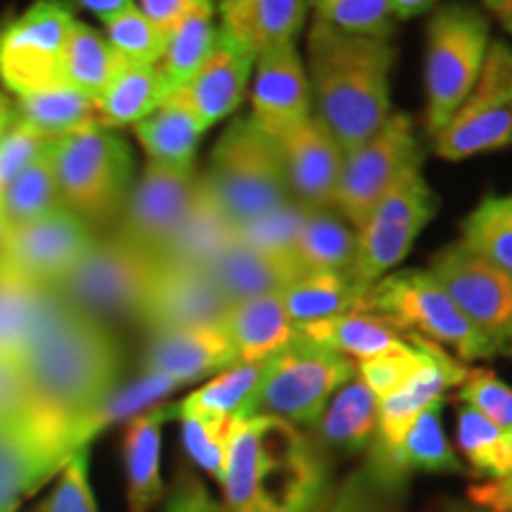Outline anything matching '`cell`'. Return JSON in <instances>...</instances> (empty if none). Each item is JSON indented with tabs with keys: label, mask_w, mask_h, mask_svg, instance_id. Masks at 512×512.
Wrapping results in <instances>:
<instances>
[{
	"label": "cell",
	"mask_w": 512,
	"mask_h": 512,
	"mask_svg": "<svg viewBox=\"0 0 512 512\" xmlns=\"http://www.w3.org/2000/svg\"><path fill=\"white\" fill-rule=\"evenodd\" d=\"M458 396L463 406L472 408L496 427L512 434V387L496 377L494 370L470 368L460 382Z\"/></svg>",
	"instance_id": "obj_47"
},
{
	"label": "cell",
	"mask_w": 512,
	"mask_h": 512,
	"mask_svg": "<svg viewBox=\"0 0 512 512\" xmlns=\"http://www.w3.org/2000/svg\"><path fill=\"white\" fill-rule=\"evenodd\" d=\"M434 280L496 354H512V275L463 240L441 249L430 264Z\"/></svg>",
	"instance_id": "obj_14"
},
{
	"label": "cell",
	"mask_w": 512,
	"mask_h": 512,
	"mask_svg": "<svg viewBox=\"0 0 512 512\" xmlns=\"http://www.w3.org/2000/svg\"><path fill=\"white\" fill-rule=\"evenodd\" d=\"M437 0H389L394 19H413L432 8Z\"/></svg>",
	"instance_id": "obj_57"
},
{
	"label": "cell",
	"mask_w": 512,
	"mask_h": 512,
	"mask_svg": "<svg viewBox=\"0 0 512 512\" xmlns=\"http://www.w3.org/2000/svg\"><path fill=\"white\" fill-rule=\"evenodd\" d=\"M219 15V29L259 57L294 43L309 15V0H219Z\"/></svg>",
	"instance_id": "obj_27"
},
{
	"label": "cell",
	"mask_w": 512,
	"mask_h": 512,
	"mask_svg": "<svg viewBox=\"0 0 512 512\" xmlns=\"http://www.w3.org/2000/svg\"><path fill=\"white\" fill-rule=\"evenodd\" d=\"M93 242L86 219L62 204L43 219L10 228L0 249V271L17 283L55 287Z\"/></svg>",
	"instance_id": "obj_15"
},
{
	"label": "cell",
	"mask_w": 512,
	"mask_h": 512,
	"mask_svg": "<svg viewBox=\"0 0 512 512\" xmlns=\"http://www.w3.org/2000/svg\"><path fill=\"white\" fill-rule=\"evenodd\" d=\"M29 389L27 418L62 456L72 458L76 425L110 396L121 377V349L107 325L57 294L19 356Z\"/></svg>",
	"instance_id": "obj_1"
},
{
	"label": "cell",
	"mask_w": 512,
	"mask_h": 512,
	"mask_svg": "<svg viewBox=\"0 0 512 512\" xmlns=\"http://www.w3.org/2000/svg\"><path fill=\"white\" fill-rule=\"evenodd\" d=\"M50 143L53 140L38 136L34 128L12 117L8 131L0 138V192L8 188L24 169H29Z\"/></svg>",
	"instance_id": "obj_51"
},
{
	"label": "cell",
	"mask_w": 512,
	"mask_h": 512,
	"mask_svg": "<svg viewBox=\"0 0 512 512\" xmlns=\"http://www.w3.org/2000/svg\"><path fill=\"white\" fill-rule=\"evenodd\" d=\"M121 62L124 60L110 46L105 34L76 19L67 46H64L62 81H67L69 86H74L88 98L98 100L112 76L117 74Z\"/></svg>",
	"instance_id": "obj_38"
},
{
	"label": "cell",
	"mask_w": 512,
	"mask_h": 512,
	"mask_svg": "<svg viewBox=\"0 0 512 512\" xmlns=\"http://www.w3.org/2000/svg\"><path fill=\"white\" fill-rule=\"evenodd\" d=\"M159 259L128 242L124 235L95 240L55 290L76 311L110 328L136 320L155 280Z\"/></svg>",
	"instance_id": "obj_6"
},
{
	"label": "cell",
	"mask_w": 512,
	"mask_h": 512,
	"mask_svg": "<svg viewBox=\"0 0 512 512\" xmlns=\"http://www.w3.org/2000/svg\"><path fill=\"white\" fill-rule=\"evenodd\" d=\"M356 311L382 318L403 337H420L451 349L460 361L496 356V349L463 316L430 271H399L382 275L368 287Z\"/></svg>",
	"instance_id": "obj_5"
},
{
	"label": "cell",
	"mask_w": 512,
	"mask_h": 512,
	"mask_svg": "<svg viewBox=\"0 0 512 512\" xmlns=\"http://www.w3.org/2000/svg\"><path fill=\"white\" fill-rule=\"evenodd\" d=\"M420 339V337H418ZM425 347V363L415 370V375L394 394L377 401V430L373 437L370 458H384L401 444L406 432L418 420L422 411L444 399L448 389L460 387L467 370L463 361L448 354L439 344L420 339Z\"/></svg>",
	"instance_id": "obj_18"
},
{
	"label": "cell",
	"mask_w": 512,
	"mask_h": 512,
	"mask_svg": "<svg viewBox=\"0 0 512 512\" xmlns=\"http://www.w3.org/2000/svg\"><path fill=\"white\" fill-rule=\"evenodd\" d=\"M252 117L273 140L311 117V86L302 55L294 43L256 57Z\"/></svg>",
	"instance_id": "obj_20"
},
{
	"label": "cell",
	"mask_w": 512,
	"mask_h": 512,
	"mask_svg": "<svg viewBox=\"0 0 512 512\" xmlns=\"http://www.w3.org/2000/svg\"><path fill=\"white\" fill-rule=\"evenodd\" d=\"M164 512H226L209 496L207 486L192 470H183L176 475L169 498L164 503Z\"/></svg>",
	"instance_id": "obj_52"
},
{
	"label": "cell",
	"mask_w": 512,
	"mask_h": 512,
	"mask_svg": "<svg viewBox=\"0 0 512 512\" xmlns=\"http://www.w3.org/2000/svg\"><path fill=\"white\" fill-rule=\"evenodd\" d=\"M309 86L318 117L344 152L361 145L392 114L389 74L394 48L384 38L356 36L313 19L309 38Z\"/></svg>",
	"instance_id": "obj_3"
},
{
	"label": "cell",
	"mask_w": 512,
	"mask_h": 512,
	"mask_svg": "<svg viewBox=\"0 0 512 512\" xmlns=\"http://www.w3.org/2000/svg\"><path fill=\"white\" fill-rule=\"evenodd\" d=\"M377 396L354 375L330 399L318 420V446L325 453H358L375 437Z\"/></svg>",
	"instance_id": "obj_31"
},
{
	"label": "cell",
	"mask_w": 512,
	"mask_h": 512,
	"mask_svg": "<svg viewBox=\"0 0 512 512\" xmlns=\"http://www.w3.org/2000/svg\"><path fill=\"white\" fill-rule=\"evenodd\" d=\"M204 131L207 126L178 91L171 93L150 117L136 124V138L147 159L171 169H190Z\"/></svg>",
	"instance_id": "obj_30"
},
{
	"label": "cell",
	"mask_w": 512,
	"mask_h": 512,
	"mask_svg": "<svg viewBox=\"0 0 512 512\" xmlns=\"http://www.w3.org/2000/svg\"><path fill=\"white\" fill-rule=\"evenodd\" d=\"M285 164L287 185L299 207L335 209L344 147L318 114L275 140Z\"/></svg>",
	"instance_id": "obj_19"
},
{
	"label": "cell",
	"mask_w": 512,
	"mask_h": 512,
	"mask_svg": "<svg viewBox=\"0 0 512 512\" xmlns=\"http://www.w3.org/2000/svg\"><path fill=\"white\" fill-rule=\"evenodd\" d=\"M458 446L472 475L503 479L512 472V434L467 406L458 411Z\"/></svg>",
	"instance_id": "obj_42"
},
{
	"label": "cell",
	"mask_w": 512,
	"mask_h": 512,
	"mask_svg": "<svg viewBox=\"0 0 512 512\" xmlns=\"http://www.w3.org/2000/svg\"><path fill=\"white\" fill-rule=\"evenodd\" d=\"M12 114H15V107H12L10 102H8V98H5V95L0 93V121L10 119Z\"/></svg>",
	"instance_id": "obj_60"
},
{
	"label": "cell",
	"mask_w": 512,
	"mask_h": 512,
	"mask_svg": "<svg viewBox=\"0 0 512 512\" xmlns=\"http://www.w3.org/2000/svg\"><path fill=\"white\" fill-rule=\"evenodd\" d=\"M181 418L183 446L192 463L219 482L226 465V448L233 420L202 418V415H178Z\"/></svg>",
	"instance_id": "obj_46"
},
{
	"label": "cell",
	"mask_w": 512,
	"mask_h": 512,
	"mask_svg": "<svg viewBox=\"0 0 512 512\" xmlns=\"http://www.w3.org/2000/svg\"><path fill=\"white\" fill-rule=\"evenodd\" d=\"M67 463L69 460L31 425L27 413L0 422V512H15L24 498Z\"/></svg>",
	"instance_id": "obj_23"
},
{
	"label": "cell",
	"mask_w": 512,
	"mask_h": 512,
	"mask_svg": "<svg viewBox=\"0 0 512 512\" xmlns=\"http://www.w3.org/2000/svg\"><path fill=\"white\" fill-rule=\"evenodd\" d=\"M254 64L256 55L219 29L207 60L176 91L209 128L242 105Z\"/></svg>",
	"instance_id": "obj_22"
},
{
	"label": "cell",
	"mask_w": 512,
	"mask_h": 512,
	"mask_svg": "<svg viewBox=\"0 0 512 512\" xmlns=\"http://www.w3.org/2000/svg\"><path fill=\"white\" fill-rule=\"evenodd\" d=\"M408 347L394 354H384L370 361L356 363V375L368 384V389L377 396V401L384 396L394 394L415 375L422 363H425V347L418 337H406Z\"/></svg>",
	"instance_id": "obj_48"
},
{
	"label": "cell",
	"mask_w": 512,
	"mask_h": 512,
	"mask_svg": "<svg viewBox=\"0 0 512 512\" xmlns=\"http://www.w3.org/2000/svg\"><path fill=\"white\" fill-rule=\"evenodd\" d=\"M174 93L157 64L121 62L117 74L95 100V121L102 128L136 126L150 117L162 102Z\"/></svg>",
	"instance_id": "obj_29"
},
{
	"label": "cell",
	"mask_w": 512,
	"mask_h": 512,
	"mask_svg": "<svg viewBox=\"0 0 512 512\" xmlns=\"http://www.w3.org/2000/svg\"><path fill=\"white\" fill-rule=\"evenodd\" d=\"M176 406L150 408L128 422L121 441L128 512H152L164 498L162 430Z\"/></svg>",
	"instance_id": "obj_25"
},
{
	"label": "cell",
	"mask_w": 512,
	"mask_h": 512,
	"mask_svg": "<svg viewBox=\"0 0 512 512\" xmlns=\"http://www.w3.org/2000/svg\"><path fill=\"white\" fill-rule=\"evenodd\" d=\"M430 512H512V510H496V508H484V505H475L470 501H453V498H446V501H439Z\"/></svg>",
	"instance_id": "obj_59"
},
{
	"label": "cell",
	"mask_w": 512,
	"mask_h": 512,
	"mask_svg": "<svg viewBox=\"0 0 512 512\" xmlns=\"http://www.w3.org/2000/svg\"><path fill=\"white\" fill-rule=\"evenodd\" d=\"M354 375L356 363L351 358L297 335L290 347L264 361L254 415L264 413L297 427H313L337 389Z\"/></svg>",
	"instance_id": "obj_8"
},
{
	"label": "cell",
	"mask_w": 512,
	"mask_h": 512,
	"mask_svg": "<svg viewBox=\"0 0 512 512\" xmlns=\"http://www.w3.org/2000/svg\"><path fill=\"white\" fill-rule=\"evenodd\" d=\"M216 34H219V27L214 24V3L211 0L192 10L178 27L171 29L166 53L157 67L162 69L174 91L185 81H190V76L202 67V62L214 48Z\"/></svg>",
	"instance_id": "obj_40"
},
{
	"label": "cell",
	"mask_w": 512,
	"mask_h": 512,
	"mask_svg": "<svg viewBox=\"0 0 512 512\" xmlns=\"http://www.w3.org/2000/svg\"><path fill=\"white\" fill-rule=\"evenodd\" d=\"M290 256L299 271H351L356 230L335 209L304 207Z\"/></svg>",
	"instance_id": "obj_32"
},
{
	"label": "cell",
	"mask_w": 512,
	"mask_h": 512,
	"mask_svg": "<svg viewBox=\"0 0 512 512\" xmlns=\"http://www.w3.org/2000/svg\"><path fill=\"white\" fill-rule=\"evenodd\" d=\"M207 271L230 304L261 294H280L302 273L290 254L266 252L240 238L223 249Z\"/></svg>",
	"instance_id": "obj_26"
},
{
	"label": "cell",
	"mask_w": 512,
	"mask_h": 512,
	"mask_svg": "<svg viewBox=\"0 0 512 512\" xmlns=\"http://www.w3.org/2000/svg\"><path fill=\"white\" fill-rule=\"evenodd\" d=\"M204 3H209V0H138L136 5L159 29L171 34V29L178 27L192 10L200 8Z\"/></svg>",
	"instance_id": "obj_54"
},
{
	"label": "cell",
	"mask_w": 512,
	"mask_h": 512,
	"mask_svg": "<svg viewBox=\"0 0 512 512\" xmlns=\"http://www.w3.org/2000/svg\"><path fill=\"white\" fill-rule=\"evenodd\" d=\"M76 17L64 0H34L0 27V81L22 98L62 81V55Z\"/></svg>",
	"instance_id": "obj_13"
},
{
	"label": "cell",
	"mask_w": 512,
	"mask_h": 512,
	"mask_svg": "<svg viewBox=\"0 0 512 512\" xmlns=\"http://www.w3.org/2000/svg\"><path fill=\"white\" fill-rule=\"evenodd\" d=\"M363 290L349 271H302L280 292L287 316L297 328L351 313L361 304Z\"/></svg>",
	"instance_id": "obj_33"
},
{
	"label": "cell",
	"mask_w": 512,
	"mask_h": 512,
	"mask_svg": "<svg viewBox=\"0 0 512 512\" xmlns=\"http://www.w3.org/2000/svg\"><path fill=\"white\" fill-rule=\"evenodd\" d=\"M57 302L55 287H31L17 283L0 271V354L22 356L41 320Z\"/></svg>",
	"instance_id": "obj_39"
},
{
	"label": "cell",
	"mask_w": 512,
	"mask_h": 512,
	"mask_svg": "<svg viewBox=\"0 0 512 512\" xmlns=\"http://www.w3.org/2000/svg\"><path fill=\"white\" fill-rule=\"evenodd\" d=\"M226 332L238 363H264L297 339V325L287 316L280 294H261L230 304Z\"/></svg>",
	"instance_id": "obj_28"
},
{
	"label": "cell",
	"mask_w": 512,
	"mask_h": 512,
	"mask_svg": "<svg viewBox=\"0 0 512 512\" xmlns=\"http://www.w3.org/2000/svg\"><path fill=\"white\" fill-rule=\"evenodd\" d=\"M91 456L88 446L69 458L60 470L53 491L34 512H100L91 486Z\"/></svg>",
	"instance_id": "obj_49"
},
{
	"label": "cell",
	"mask_w": 512,
	"mask_h": 512,
	"mask_svg": "<svg viewBox=\"0 0 512 512\" xmlns=\"http://www.w3.org/2000/svg\"><path fill=\"white\" fill-rule=\"evenodd\" d=\"M105 38L121 60L133 64H159L169 43V34L145 17L138 5L105 22Z\"/></svg>",
	"instance_id": "obj_44"
},
{
	"label": "cell",
	"mask_w": 512,
	"mask_h": 512,
	"mask_svg": "<svg viewBox=\"0 0 512 512\" xmlns=\"http://www.w3.org/2000/svg\"><path fill=\"white\" fill-rule=\"evenodd\" d=\"M396 494L401 491L384 486L368 467H363L330 496L323 512H389Z\"/></svg>",
	"instance_id": "obj_50"
},
{
	"label": "cell",
	"mask_w": 512,
	"mask_h": 512,
	"mask_svg": "<svg viewBox=\"0 0 512 512\" xmlns=\"http://www.w3.org/2000/svg\"><path fill=\"white\" fill-rule=\"evenodd\" d=\"M8 233H10V223H8V219H5L3 209H0V249H3L5 238H8Z\"/></svg>",
	"instance_id": "obj_61"
},
{
	"label": "cell",
	"mask_w": 512,
	"mask_h": 512,
	"mask_svg": "<svg viewBox=\"0 0 512 512\" xmlns=\"http://www.w3.org/2000/svg\"><path fill=\"white\" fill-rule=\"evenodd\" d=\"M202 185L238 233L294 204L280 147L252 117L226 128Z\"/></svg>",
	"instance_id": "obj_4"
},
{
	"label": "cell",
	"mask_w": 512,
	"mask_h": 512,
	"mask_svg": "<svg viewBox=\"0 0 512 512\" xmlns=\"http://www.w3.org/2000/svg\"><path fill=\"white\" fill-rule=\"evenodd\" d=\"M489 19L467 5H446L427 24V133L434 136L470 95L489 50Z\"/></svg>",
	"instance_id": "obj_7"
},
{
	"label": "cell",
	"mask_w": 512,
	"mask_h": 512,
	"mask_svg": "<svg viewBox=\"0 0 512 512\" xmlns=\"http://www.w3.org/2000/svg\"><path fill=\"white\" fill-rule=\"evenodd\" d=\"M434 152L446 162H460L512 145V48L489 43L477 83L434 133Z\"/></svg>",
	"instance_id": "obj_11"
},
{
	"label": "cell",
	"mask_w": 512,
	"mask_h": 512,
	"mask_svg": "<svg viewBox=\"0 0 512 512\" xmlns=\"http://www.w3.org/2000/svg\"><path fill=\"white\" fill-rule=\"evenodd\" d=\"M12 117H15V114H12ZM12 117H10V119H3V121H0V138H3V136H5V131H8V126H10Z\"/></svg>",
	"instance_id": "obj_62"
},
{
	"label": "cell",
	"mask_w": 512,
	"mask_h": 512,
	"mask_svg": "<svg viewBox=\"0 0 512 512\" xmlns=\"http://www.w3.org/2000/svg\"><path fill=\"white\" fill-rule=\"evenodd\" d=\"M484 8L494 15L501 27L512 36V0H482Z\"/></svg>",
	"instance_id": "obj_58"
},
{
	"label": "cell",
	"mask_w": 512,
	"mask_h": 512,
	"mask_svg": "<svg viewBox=\"0 0 512 512\" xmlns=\"http://www.w3.org/2000/svg\"><path fill=\"white\" fill-rule=\"evenodd\" d=\"M62 207L60 188L50 157V145L29 169H24L8 188L0 192V209L10 228L24 226Z\"/></svg>",
	"instance_id": "obj_41"
},
{
	"label": "cell",
	"mask_w": 512,
	"mask_h": 512,
	"mask_svg": "<svg viewBox=\"0 0 512 512\" xmlns=\"http://www.w3.org/2000/svg\"><path fill=\"white\" fill-rule=\"evenodd\" d=\"M228 311L230 302L207 268L159 261L140 323L150 332L223 325Z\"/></svg>",
	"instance_id": "obj_17"
},
{
	"label": "cell",
	"mask_w": 512,
	"mask_h": 512,
	"mask_svg": "<svg viewBox=\"0 0 512 512\" xmlns=\"http://www.w3.org/2000/svg\"><path fill=\"white\" fill-rule=\"evenodd\" d=\"M235 240H238V230L230 226V221L211 200L200 176V190H197L195 204H192L190 214L185 216L174 240L159 256V261L176 266L207 268Z\"/></svg>",
	"instance_id": "obj_35"
},
{
	"label": "cell",
	"mask_w": 512,
	"mask_h": 512,
	"mask_svg": "<svg viewBox=\"0 0 512 512\" xmlns=\"http://www.w3.org/2000/svg\"><path fill=\"white\" fill-rule=\"evenodd\" d=\"M230 366H238V356L226 325L150 332L143 356L145 375L166 377L176 387L221 373Z\"/></svg>",
	"instance_id": "obj_21"
},
{
	"label": "cell",
	"mask_w": 512,
	"mask_h": 512,
	"mask_svg": "<svg viewBox=\"0 0 512 512\" xmlns=\"http://www.w3.org/2000/svg\"><path fill=\"white\" fill-rule=\"evenodd\" d=\"M460 240L512 275V192L484 197L463 221Z\"/></svg>",
	"instance_id": "obj_43"
},
{
	"label": "cell",
	"mask_w": 512,
	"mask_h": 512,
	"mask_svg": "<svg viewBox=\"0 0 512 512\" xmlns=\"http://www.w3.org/2000/svg\"><path fill=\"white\" fill-rule=\"evenodd\" d=\"M264 380V363H238L211 377L176 406V415H202V418H249L254 415L256 394Z\"/></svg>",
	"instance_id": "obj_37"
},
{
	"label": "cell",
	"mask_w": 512,
	"mask_h": 512,
	"mask_svg": "<svg viewBox=\"0 0 512 512\" xmlns=\"http://www.w3.org/2000/svg\"><path fill=\"white\" fill-rule=\"evenodd\" d=\"M197 190L200 176L195 166L171 169L147 162L145 174L128 197L119 235L159 259L190 214Z\"/></svg>",
	"instance_id": "obj_16"
},
{
	"label": "cell",
	"mask_w": 512,
	"mask_h": 512,
	"mask_svg": "<svg viewBox=\"0 0 512 512\" xmlns=\"http://www.w3.org/2000/svg\"><path fill=\"white\" fill-rule=\"evenodd\" d=\"M29 411V389L17 358L0 354V422L22 418Z\"/></svg>",
	"instance_id": "obj_53"
},
{
	"label": "cell",
	"mask_w": 512,
	"mask_h": 512,
	"mask_svg": "<svg viewBox=\"0 0 512 512\" xmlns=\"http://www.w3.org/2000/svg\"><path fill=\"white\" fill-rule=\"evenodd\" d=\"M67 3L69 10H83V12H91L100 19L102 24L110 22L121 12H126L128 8H133L136 5V0H64Z\"/></svg>",
	"instance_id": "obj_56"
},
{
	"label": "cell",
	"mask_w": 512,
	"mask_h": 512,
	"mask_svg": "<svg viewBox=\"0 0 512 512\" xmlns=\"http://www.w3.org/2000/svg\"><path fill=\"white\" fill-rule=\"evenodd\" d=\"M420 164L422 155L411 117L389 114L373 136L344 152L335 211L358 230L403 174Z\"/></svg>",
	"instance_id": "obj_10"
},
{
	"label": "cell",
	"mask_w": 512,
	"mask_h": 512,
	"mask_svg": "<svg viewBox=\"0 0 512 512\" xmlns=\"http://www.w3.org/2000/svg\"><path fill=\"white\" fill-rule=\"evenodd\" d=\"M226 512H323L330 501L328 453L292 422L235 418L219 479Z\"/></svg>",
	"instance_id": "obj_2"
},
{
	"label": "cell",
	"mask_w": 512,
	"mask_h": 512,
	"mask_svg": "<svg viewBox=\"0 0 512 512\" xmlns=\"http://www.w3.org/2000/svg\"><path fill=\"white\" fill-rule=\"evenodd\" d=\"M316 17L347 34L384 38L394 31L389 0H313Z\"/></svg>",
	"instance_id": "obj_45"
},
{
	"label": "cell",
	"mask_w": 512,
	"mask_h": 512,
	"mask_svg": "<svg viewBox=\"0 0 512 512\" xmlns=\"http://www.w3.org/2000/svg\"><path fill=\"white\" fill-rule=\"evenodd\" d=\"M64 207L83 219H102L124 200L133 174L128 145L98 124L50 143Z\"/></svg>",
	"instance_id": "obj_9"
},
{
	"label": "cell",
	"mask_w": 512,
	"mask_h": 512,
	"mask_svg": "<svg viewBox=\"0 0 512 512\" xmlns=\"http://www.w3.org/2000/svg\"><path fill=\"white\" fill-rule=\"evenodd\" d=\"M437 207V195L427 185L420 166L403 174L373 209L368 221L356 230L351 278L368 292L370 285L406 259L420 230L437 214Z\"/></svg>",
	"instance_id": "obj_12"
},
{
	"label": "cell",
	"mask_w": 512,
	"mask_h": 512,
	"mask_svg": "<svg viewBox=\"0 0 512 512\" xmlns=\"http://www.w3.org/2000/svg\"><path fill=\"white\" fill-rule=\"evenodd\" d=\"M441 408H444V399L422 411L389 456L368 458L366 467L384 486L401 491L406 477L413 472L470 475V470L460 463L456 451L448 444L444 427H441Z\"/></svg>",
	"instance_id": "obj_24"
},
{
	"label": "cell",
	"mask_w": 512,
	"mask_h": 512,
	"mask_svg": "<svg viewBox=\"0 0 512 512\" xmlns=\"http://www.w3.org/2000/svg\"><path fill=\"white\" fill-rule=\"evenodd\" d=\"M467 501L484 508L512 510V472L503 479H486L467 489Z\"/></svg>",
	"instance_id": "obj_55"
},
{
	"label": "cell",
	"mask_w": 512,
	"mask_h": 512,
	"mask_svg": "<svg viewBox=\"0 0 512 512\" xmlns=\"http://www.w3.org/2000/svg\"><path fill=\"white\" fill-rule=\"evenodd\" d=\"M297 330L302 337L311 339L320 347L337 351L354 363L394 354V351L408 347V339L401 337V332H396L382 318L363 311H351L344 316L320 320V323L302 325Z\"/></svg>",
	"instance_id": "obj_34"
},
{
	"label": "cell",
	"mask_w": 512,
	"mask_h": 512,
	"mask_svg": "<svg viewBox=\"0 0 512 512\" xmlns=\"http://www.w3.org/2000/svg\"><path fill=\"white\" fill-rule=\"evenodd\" d=\"M15 117L46 140H60L69 133L98 124L95 100L76 91L67 81H55L41 91L17 98Z\"/></svg>",
	"instance_id": "obj_36"
}]
</instances>
